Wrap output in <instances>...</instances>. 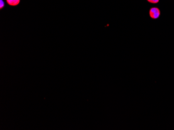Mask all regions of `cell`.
Returning a JSON list of instances; mask_svg holds the SVG:
<instances>
[{"instance_id":"1","label":"cell","mask_w":174,"mask_h":130,"mask_svg":"<svg viewBox=\"0 0 174 130\" xmlns=\"http://www.w3.org/2000/svg\"><path fill=\"white\" fill-rule=\"evenodd\" d=\"M149 15L151 18H152L153 19H157L160 16V10L158 8H151L149 11Z\"/></svg>"},{"instance_id":"2","label":"cell","mask_w":174,"mask_h":130,"mask_svg":"<svg viewBox=\"0 0 174 130\" xmlns=\"http://www.w3.org/2000/svg\"><path fill=\"white\" fill-rule=\"evenodd\" d=\"M6 2L11 6H16L20 4V0H6Z\"/></svg>"},{"instance_id":"3","label":"cell","mask_w":174,"mask_h":130,"mask_svg":"<svg viewBox=\"0 0 174 130\" xmlns=\"http://www.w3.org/2000/svg\"><path fill=\"white\" fill-rule=\"evenodd\" d=\"M147 1L150 3H153V4H157L159 2V0H147Z\"/></svg>"},{"instance_id":"4","label":"cell","mask_w":174,"mask_h":130,"mask_svg":"<svg viewBox=\"0 0 174 130\" xmlns=\"http://www.w3.org/2000/svg\"><path fill=\"white\" fill-rule=\"evenodd\" d=\"M4 5H5V3H4V2L3 1V0H0V8L2 9V8L4 7Z\"/></svg>"}]
</instances>
